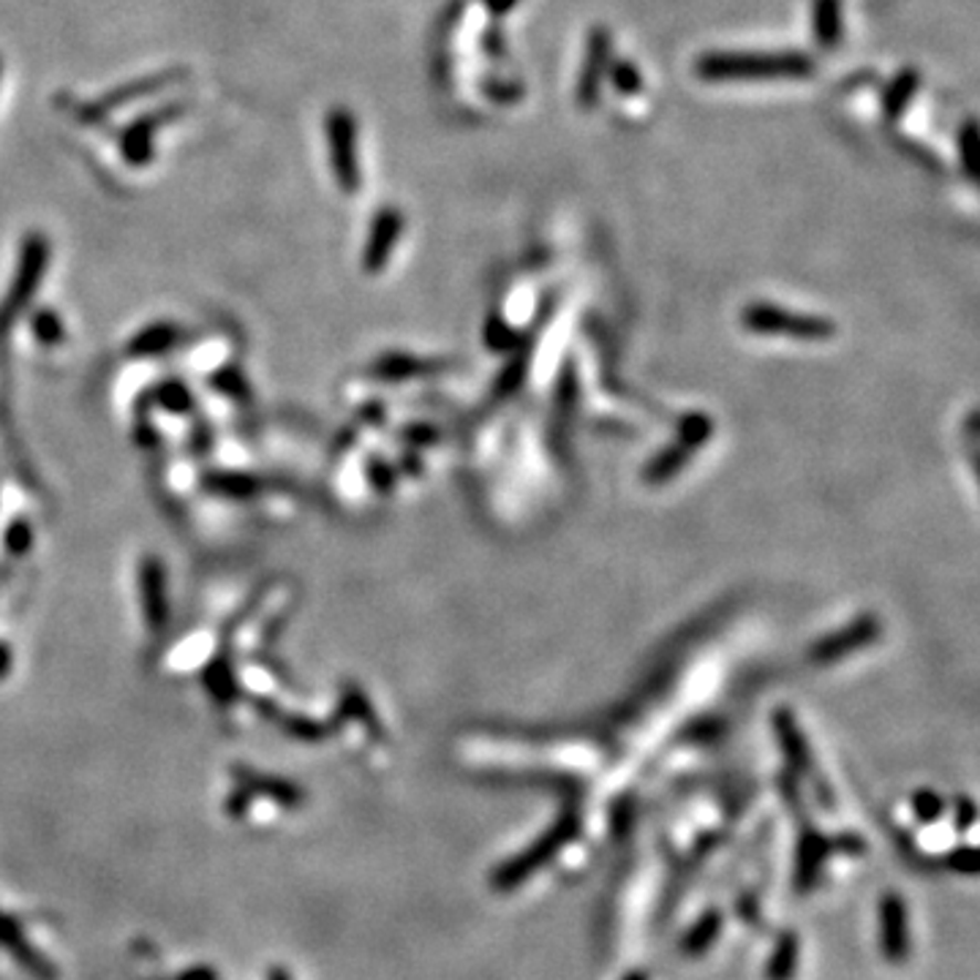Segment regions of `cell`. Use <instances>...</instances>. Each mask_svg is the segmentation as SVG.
<instances>
[{
	"label": "cell",
	"instance_id": "277c9868",
	"mask_svg": "<svg viewBox=\"0 0 980 980\" xmlns=\"http://www.w3.org/2000/svg\"><path fill=\"white\" fill-rule=\"evenodd\" d=\"M879 948L890 965H905L910 956V918L899 894L879 899Z\"/></svg>",
	"mask_w": 980,
	"mask_h": 980
},
{
	"label": "cell",
	"instance_id": "7c38bea8",
	"mask_svg": "<svg viewBox=\"0 0 980 980\" xmlns=\"http://www.w3.org/2000/svg\"><path fill=\"white\" fill-rule=\"evenodd\" d=\"M722 926H724L722 910L702 913L700 918L689 926L687 935H684V940H681L684 953H689V956L706 953V950L717 942V937L722 935Z\"/></svg>",
	"mask_w": 980,
	"mask_h": 980
},
{
	"label": "cell",
	"instance_id": "9a60e30c",
	"mask_svg": "<svg viewBox=\"0 0 980 980\" xmlns=\"http://www.w3.org/2000/svg\"><path fill=\"white\" fill-rule=\"evenodd\" d=\"M948 866L950 872H956V875H967V877L978 875V849L970 847V844L956 847L953 853L948 855Z\"/></svg>",
	"mask_w": 980,
	"mask_h": 980
},
{
	"label": "cell",
	"instance_id": "2e32d148",
	"mask_svg": "<svg viewBox=\"0 0 980 980\" xmlns=\"http://www.w3.org/2000/svg\"><path fill=\"white\" fill-rule=\"evenodd\" d=\"M913 809L920 823H935L942 817V801L935 793H918L913 799Z\"/></svg>",
	"mask_w": 980,
	"mask_h": 980
},
{
	"label": "cell",
	"instance_id": "8992f818",
	"mask_svg": "<svg viewBox=\"0 0 980 980\" xmlns=\"http://www.w3.org/2000/svg\"><path fill=\"white\" fill-rule=\"evenodd\" d=\"M180 104L175 106H164V110L150 112V115H142L126 132L121 134V153H123V161L132 164V167H145L147 161L153 158V139H156V132L164 126L167 121L180 115Z\"/></svg>",
	"mask_w": 980,
	"mask_h": 980
},
{
	"label": "cell",
	"instance_id": "4fadbf2b",
	"mask_svg": "<svg viewBox=\"0 0 980 980\" xmlns=\"http://www.w3.org/2000/svg\"><path fill=\"white\" fill-rule=\"evenodd\" d=\"M613 87H616L622 96H637L643 91V74L632 61H611L607 66Z\"/></svg>",
	"mask_w": 980,
	"mask_h": 980
},
{
	"label": "cell",
	"instance_id": "ba28073f",
	"mask_svg": "<svg viewBox=\"0 0 980 980\" xmlns=\"http://www.w3.org/2000/svg\"><path fill=\"white\" fill-rule=\"evenodd\" d=\"M400 229H404V216H400V210L385 208L379 216H376L374 229H371L368 251H365V262H368V268H379V264H385L387 253L393 251Z\"/></svg>",
	"mask_w": 980,
	"mask_h": 980
},
{
	"label": "cell",
	"instance_id": "e0dca14e",
	"mask_svg": "<svg viewBox=\"0 0 980 980\" xmlns=\"http://www.w3.org/2000/svg\"><path fill=\"white\" fill-rule=\"evenodd\" d=\"M486 96L493 102H518L523 91L518 85H504V82H486Z\"/></svg>",
	"mask_w": 980,
	"mask_h": 980
},
{
	"label": "cell",
	"instance_id": "ffe728a7",
	"mask_svg": "<svg viewBox=\"0 0 980 980\" xmlns=\"http://www.w3.org/2000/svg\"><path fill=\"white\" fill-rule=\"evenodd\" d=\"M0 71H3V63H0Z\"/></svg>",
	"mask_w": 980,
	"mask_h": 980
},
{
	"label": "cell",
	"instance_id": "ac0fdd59",
	"mask_svg": "<svg viewBox=\"0 0 980 980\" xmlns=\"http://www.w3.org/2000/svg\"><path fill=\"white\" fill-rule=\"evenodd\" d=\"M482 3H486V9L493 17H507L512 9H515L518 0H482Z\"/></svg>",
	"mask_w": 980,
	"mask_h": 980
},
{
	"label": "cell",
	"instance_id": "d6986e66",
	"mask_svg": "<svg viewBox=\"0 0 980 980\" xmlns=\"http://www.w3.org/2000/svg\"><path fill=\"white\" fill-rule=\"evenodd\" d=\"M622 980H648V976H646V972H640V970H632Z\"/></svg>",
	"mask_w": 980,
	"mask_h": 980
},
{
	"label": "cell",
	"instance_id": "52a82bcc",
	"mask_svg": "<svg viewBox=\"0 0 980 980\" xmlns=\"http://www.w3.org/2000/svg\"><path fill=\"white\" fill-rule=\"evenodd\" d=\"M177 80V71H167V74H158V76H145V80L132 82V85H123L121 91H115L112 96L98 98L96 104L91 106H82L80 110V121L82 123H98L102 117L110 115V112L121 110L128 102H137V98L150 96V93L161 91V85H169V82Z\"/></svg>",
	"mask_w": 980,
	"mask_h": 980
},
{
	"label": "cell",
	"instance_id": "30bf717a",
	"mask_svg": "<svg viewBox=\"0 0 980 980\" xmlns=\"http://www.w3.org/2000/svg\"><path fill=\"white\" fill-rule=\"evenodd\" d=\"M814 39L825 50H836L844 33L842 0H814Z\"/></svg>",
	"mask_w": 980,
	"mask_h": 980
},
{
	"label": "cell",
	"instance_id": "5b68a950",
	"mask_svg": "<svg viewBox=\"0 0 980 980\" xmlns=\"http://www.w3.org/2000/svg\"><path fill=\"white\" fill-rule=\"evenodd\" d=\"M572 836H575V831L559 828V831H553L551 836H545V840L536 842L529 853L507 861L499 872H493V888L510 890V888H515V885H521L523 879H529L531 875H534L542 864H548V861L556 855V849L561 847V844L570 842Z\"/></svg>",
	"mask_w": 980,
	"mask_h": 980
},
{
	"label": "cell",
	"instance_id": "9c48e42d",
	"mask_svg": "<svg viewBox=\"0 0 980 980\" xmlns=\"http://www.w3.org/2000/svg\"><path fill=\"white\" fill-rule=\"evenodd\" d=\"M920 87L918 69H901L883 93V112L888 121H899Z\"/></svg>",
	"mask_w": 980,
	"mask_h": 980
},
{
	"label": "cell",
	"instance_id": "5bb4252c",
	"mask_svg": "<svg viewBox=\"0 0 980 980\" xmlns=\"http://www.w3.org/2000/svg\"><path fill=\"white\" fill-rule=\"evenodd\" d=\"M978 150H980V134L976 121L967 123L959 132V153H961V167L970 180H978Z\"/></svg>",
	"mask_w": 980,
	"mask_h": 980
},
{
	"label": "cell",
	"instance_id": "8fae6325",
	"mask_svg": "<svg viewBox=\"0 0 980 980\" xmlns=\"http://www.w3.org/2000/svg\"><path fill=\"white\" fill-rule=\"evenodd\" d=\"M799 956H801V942L795 931H782L776 940V946L771 950V959L765 965V978L769 980H793L795 970H799Z\"/></svg>",
	"mask_w": 980,
	"mask_h": 980
},
{
	"label": "cell",
	"instance_id": "6da1fadb",
	"mask_svg": "<svg viewBox=\"0 0 980 980\" xmlns=\"http://www.w3.org/2000/svg\"><path fill=\"white\" fill-rule=\"evenodd\" d=\"M695 74L706 82L806 80L814 74V61L804 52H706Z\"/></svg>",
	"mask_w": 980,
	"mask_h": 980
},
{
	"label": "cell",
	"instance_id": "3957f363",
	"mask_svg": "<svg viewBox=\"0 0 980 980\" xmlns=\"http://www.w3.org/2000/svg\"><path fill=\"white\" fill-rule=\"evenodd\" d=\"M611 61H613V35L607 28L596 25L592 28V33L586 35V58H583L581 76H577L575 96L583 110H592V106L600 102L602 82H605Z\"/></svg>",
	"mask_w": 980,
	"mask_h": 980
},
{
	"label": "cell",
	"instance_id": "7a4b0ae2",
	"mask_svg": "<svg viewBox=\"0 0 980 980\" xmlns=\"http://www.w3.org/2000/svg\"><path fill=\"white\" fill-rule=\"evenodd\" d=\"M324 134L330 147V167H333L335 183L341 191L354 194L363 180L359 169V145H357V121L346 106H335L324 117Z\"/></svg>",
	"mask_w": 980,
	"mask_h": 980
}]
</instances>
